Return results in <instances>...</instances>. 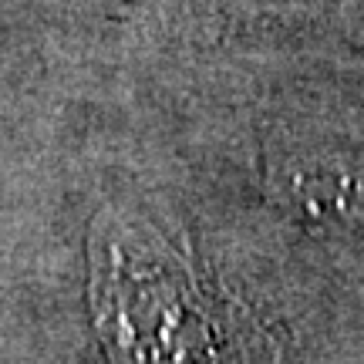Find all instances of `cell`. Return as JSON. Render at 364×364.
<instances>
[{
    "label": "cell",
    "instance_id": "cell-1",
    "mask_svg": "<svg viewBox=\"0 0 364 364\" xmlns=\"http://www.w3.org/2000/svg\"><path fill=\"white\" fill-rule=\"evenodd\" d=\"M91 304L115 364H253L263 348L253 314L206 277L132 267L122 247L98 263Z\"/></svg>",
    "mask_w": 364,
    "mask_h": 364
}]
</instances>
